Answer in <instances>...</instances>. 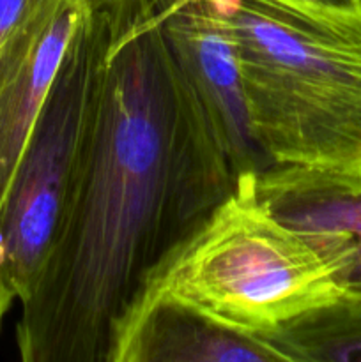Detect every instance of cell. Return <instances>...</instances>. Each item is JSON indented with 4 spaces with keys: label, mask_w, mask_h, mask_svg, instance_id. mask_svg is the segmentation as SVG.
<instances>
[{
    "label": "cell",
    "mask_w": 361,
    "mask_h": 362,
    "mask_svg": "<svg viewBox=\"0 0 361 362\" xmlns=\"http://www.w3.org/2000/svg\"><path fill=\"white\" fill-rule=\"evenodd\" d=\"M110 362H285L264 338L156 296L131 308L117 331Z\"/></svg>",
    "instance_id": "obj_8"
},
{
    "label": "cell",
    "mask_w": 361,
    "mask_h": 362,
    "mask_svg": "<svg viewBox=\"0 0 361 362\" xmlns=\"http://www.w3.org/2000/svg\"><path fill=\"white\" fill-rule=\"evenodd\" d=\"M285 362H361V300L338 297L260 334Z\"/></svg>",
    "instance_id": "obj_9"
},
{
    "label": "cell",
    "mask_w": 361,
    "mask_h": 362,
    "mask_svg": "<svg viewBox=\"0 0 361 362\" xmlns=\"http://www.w3.org/2000/svg\"><path fill=\"white\" fill-rule=\"evenodd\" d=\"M28 0H0V45L18 23Z\"/></svg>",
    "instance_id": "obj_10"
},
{
    "label": "cell",
    "mask_w": 361,
    "mask_h": 362,
    "mask_svg": "<svg viewBox=\"0 0 361 362\" xmlns=\"http://www.w3.org/2000/svg\"><path fill=\"white\" fill-rule=\"evenodd\" d=\"M253 193L324 262L340 297L361 300V175L271 165L255 175Z\"/></svg>",
    "instance_id": "obj_7"
},
{
    "label": "cell",
    "mask_w": 361,
    "mask_h": 362,
    "mask_svg": "<svg viewBox=\"0 0 361 362\" xmlns=\"http://www.w3.org/2000/svg\"><path fill=\"white\" fill-rule=\"evenodd\" d=\"M289 2L303 4V6L317 7V9L331 11V13H361V0H289Z\"/></svg>",
    "instance_id": "obj_11"
},
{
    "label": "cell",
    "mask_w": 361,
    "mask_h": 362,
    "mask_svg": "<svg viewBox=\"0 0 361 362\" xmlns=\"http://www.w3.org/2000/svg\"><path fill=\"white\" fill-rule=\"evenodd\" d=\"M94 0H28L0 45V219L67 45Z\"/></svg>",
    "instance_id": "obj_5"
},
{
    "label": "cell",
    "mask_w": 361,
    "mask_h": 362,
    "mask_svg": "<svg viewBox=\"0 0 361 362\" xmlns=\"http://www.w3.org/2000/svg\"><path fill=\"white\" fill-rule=\"evenodd\" d=\"M166 42L197 94L236 184L271 166L255 141L229 32L204 0H163Z\"/></svg>",
    "instance_id": "obj_6"
},
{
    "label": "cell",
    "mask_w": 361,
    "mask_h": 362,
    "mask_svg": "<svg viewBox=\"0 0 361 362\" xmlns=\"http://www.w3.org/2000/svg\"><path fill=\"white\" fill-rule=\"evenodd\" d=\"M255 175L239 180L165 258L137 303L170 297L227 327L260 336L338 299L324 262L257 200Z\"/></svg>",
    "instance_id": "obj_3"
},
{
    "label": "cell",
    "mask_w": 361,
    "mask_h": 362,
    "mask_svg": "<svg viewBox=\"0 0 361 362\" xmlns=\"http://www.w3.org/2000/svg\"><path fill=\"white\" fill-rule=\"evenodd\" d=\"M204 2L234 42L265 159L361 175V13L289 0Z\"/></svg>",
    "instance_id": "obj_2"
},
{
    "label": "cell",
    "mask_w": 361,
    "mask_h": 362,
    "mask_svg": "<svg viewBox=\"0 0 361 362\" xmlns=\"http://www.w3.org/2000/svg\"><path fill=\"white\" fill-rule=\"evenodd\" d=\"M108 30L96 2L74 30L0 219V274L20 303L34 290L76 189L101 95Z\"/></svg>",
    "instance_id": "obj_4"
},
{
    "label": "cell",
    "mask_w": 361,
    "mask_h": 362,
    "mask_svg": "<svg viewBox=\"0 0 361 362\" xmlns=\"http://www.w3.org/2000/svg\"><path fill=\"white\" fill-rule=\"evenodd\" d=\"M16 299V296L13 293L11 286L7 285V281L4 279V276L0 274V329H2V322L6 318L7 311H9L11 304Z\"/></svg>",
    "instance_id": "obj_12"
},
{
    "label": "cell",
    "mask_w": 361,
    "mask_h": 362,
    "mask_svg": "<svg viewBox=\"0 0 361 362\" xmlns=\"http://www.w3.org/2000/svg\"><path fill=\"white\" fill-rule=\"evenodd\" d=\"M96 2L108 30L101 95L76 189L21 303L23 362H110L152 272L236 189L163 34V0Z\"/></svg>",
    "instance_id": "obj_1"
}]
</instances>
